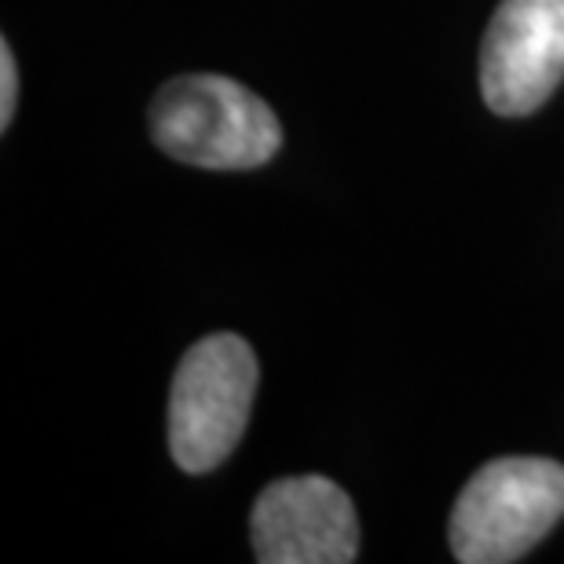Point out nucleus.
Listing matches in <instances>:
<instances>
[{
  "mask_svg": "<svg viewBox=\"0 0 564 564\" xmlns=\"http://www.w3.org/2000/svg\"><path fill=\"white\" fill-rule=\"evenodd\" d=\"M253 554L261 564H348L359 554L352 499L326 477H282L257 495Z\"/></svg>",
  "mask_w": 564,
  "mask_h": 564,
  "instance_id": "obj_5",
  "label": "nucleus"
},
{
  "mask_svg": "<svg viewBox=\"0 0 564 564\" xmlns=\"http://www.w3.org/2000/svg\"><path fill=\"white\" fill-rule=\"evenodd\" d=\"M564 517V466L510 455L473 473L451 510L447 539L462 564H510L554 532Z\"/></svg>",
  "mask_w": 564,
  "mask_h": 564,
  "instance_id": "obj_2",
  "label": "nucleus"
},
{
  "mask_svg": "<svg viewBox=\"0 0 564 564\" xmlns=\"http://www.w3.org/2000/svg\"><path fill=\"white\" fill-rule=\"evenodd\" d=\"M151 137L195 169H257L282 147V126L261 96L224 74L173 77L151 104Z\"/></svg>",
  "mask_w": 564,
  "mask_h": 564,
  "instance_id": "obj_1",
  "label": "nucleus"
},
{
  "mask_svg": "<svg viewBox=\"0 0 564 564\" xmlns=\"http://www.w3.org/2000/svg\"><path fill=\"white\" fill-rule=\"evenodd\" d=\"M257 356L239 334L191 345L169 392V451L184 473H209L231 458L250 425Z\"/></svg>",
  "mask_w": 564,
  "mask_h": 564,
  "instance_id": "obj_3",
  "label": "nucleus"
},
{
  "mask_svg": "<svg viewBox=\"0 0 564 564\" xmlns=\"http://www.w3.org/2000/svg\"><path fill=\"white\" fill-rule=\"evenodd\" d=\"M564 82V0H502L480 44V96L495 115H532Z\"/></svg>",
  "mask_w": 564,
  "mask_h": 564,
  "instance_id": "obj_4",
  "label": "nucleus"
},
{
  "mask_svg": "<svg viewBox=\"0 0 564 564\" xmlns=\"http://www.w3.org/2000/svg\"><path fill=\"white\" fill-rule=\"evenodd\" d=\"M19 99V70H15V52L8 41H0V129L11 126Z\"/></svg>",
  "mask_w": 564,
  "mask_h": 564,
  "instance_id": "obj_6",
  "label": "nucleus"
}]
</instances>
